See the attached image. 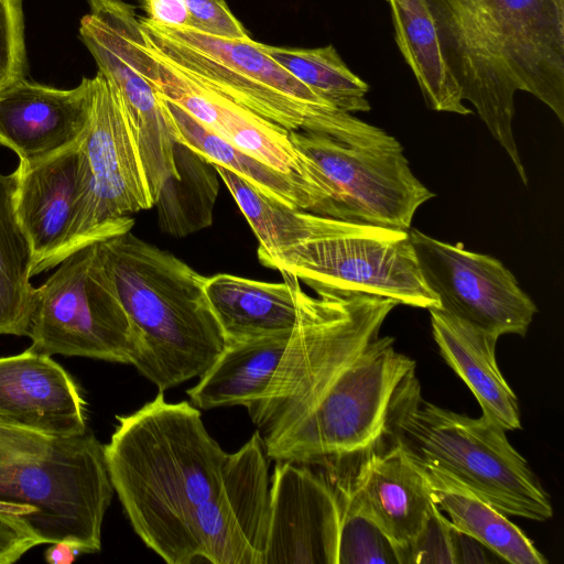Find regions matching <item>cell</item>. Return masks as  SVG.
<instances>
[{
  "label": "cell",
  "instance_id": "6da1fadb",
  "mask_svg": "<svg viewBox=\"0 0 564 564\" xmlns=\"http://www.w3.org/2000/svg\"><path fill=\"white\" fill-rule=\"evenodd\" d=\"M399 304L368 294H306L305 308L265 391L248 404L268 458L350 463L382 444L416 362L382 325Z\"/></svg>",
  "mask_w": 564,
  "mask_h": 564
},
{
  "label": "cell",
  "instance_id": "7a4b0ae2",
  "mask_svg": "<svg viewBox=\"0 0 564 564\" xmlns=\"http://www.w3.org/2000/svg\"><path fill=\"white\" fill-rule=\"evenodd\" d=\"M441 56L523 184L514 99L528 93L564 123V0H423Z\"/></svg>",
  "mask_w": 564,
  "mask_h": 564
},
{
  "label": "cell",
  "instance_id": "3957f363",
  "mask_svg": "<svg viewBox=\"0 0 564 564\" xmlns=\"http://www.w3.org/2000/svg\"><path fill=\"white\" fill-rule=\"evenodd\" d=\"M117 421L105 458L134 532L166 563H193L195 520L220 486L228 453L207 432L198 408L167 402L163 391Z\"/></svg>",
  "mask_w": 564,
  "mask_h": 564
},
{
  "label": "cell",
  "instance_id": "277c9868",
  "mask_svg": "<svg viewBox=\"0 0 564 564\" xmlns=\"http://www.w3.org/2000/svg\"><path fill=\"white\" fill-rule=\"evenodd\" d=\"M94 250L141 339L137 370L163 392L200 377L225 346L207 278L131 230L94 242Z\"/></svg>",
  "mask_w": 564,
  "mask_h": 564
},
{
  "label": "cell",
  "instance_id": "5b68a950",
  "mask_svg": "<svg viewBox=\"0 0 564 564\" xmlns=\"http://www.w3.org/2000/svg\"><path fill=\"white\" fill-rule=\"evenodd\" d=\"M139 21L145 45L156 57L274 124L350 144L392 139L382 129L318 97L251 37L229 40L145 17Z\"/></svg>",
  "mask_w": 564,
  "mask_h": 564
},
{
  "label": "cell",
  "instance_id": "8992f818",
  "mask_svg": "<svg viewBox=\"0 0 564 564\" xmlns=\"http://www.w3.org/2000/svg\"><path fill=\"white\" fill-rule=\"evenodd\" d=\"M506 432L485 415L424 400L415 377L394 401L386 438L419 467L449 475L501 513L546 521L553 516L550 497Z\"/></svg>",
  "mask_w": 564,
  "mask_h": 564
},
{
  "label": "cell",
  "instance_id": "52a82bcc",
  "mask_svg": "<svg viewBox=\"0 0 564 564\" xmlns=\"http://www.w3.org/2000/svg\"><path fill=\"white\" fill-rule=\"evenodd\" d=\"M263 265L293 274L316 295L359 293L419 308L440 306L421 273L409 229L327 217L316 238Z\"/></svg>",
  "mask_w": 564,
  "mask_h": 564
},
{
  "label": "cell",
  "instance_id": "ba28073f",
  "mask_svg": "<svg viewBox=\"0 0 564 564\" xmlns=\"http://www.w3.org/2000/svg\"><path fill=\"white\" fill-rule=\"evenodd\" d=\"M113 487L104 445L94 434L53 438L37 458L0 467V501L29 507L24 518L43 543L83 553L101 549V525Z\"/></svg>",
  "mask_w": 564,
  "mask_h": 564
},
{
  "label": "cell",
  "instance_id": "9c48e42d",
  "mask_svg": "<svg viewBox=\"0 0 564 564\" xmlns=\"http://www.w3.org/2000/svg\"><path fill=\"white\" fill-rule=\"evenodd\" d=\"M293 145L314 166L311 214L410 229L419 207L435 196L410 169L400 142L350 144L290 131Z\"/></svg>",
  "mask_w": 564,
  "mask_h": 564
},
{
  "label": "cell",
  "instance_id": "30bf717a",
  "mask_svg": "<svg viewBox=\"0 0 564 564\" xmlns=\"http://www.w3.org/2000/svg\"><path fill=\"white\" fill-rule=\"evenodd\" d=\"M28 337L35 351L134 366L142 343L95 257L94 243L65 258L36 288Z\"/></svg>",
  "mask_w": 564,
  "mask_h": 564
},
{
  "label": "cell",
  "instance_id": "8fae6325",
  "mask_svg": "<svg viewBox=\"0 0 564 564\" xmlns=\"http://www.w3.org/2000/svg\"><path fill=\"white\" fill-rule=\"evenodd\" d=\"M79 142L80 196L68 256L132 229L128 215L153 207L144 170L116 88L98 70Z\"/></svg>",
  "mask_w": 564,
  "mask_h": 564
},
{
  "label": "cell",
  "instance_id": "7c38bea8",
  "mask_svg": "<svg viewBox=\"0 0 564 564\" xmlns=\"http://www.w3.org/2000/svg\"><path fill=\"white\" fill-rule=\"evenodd\" d=\"M421 273L440 308L500 337L524 336L538 308L498 259L409 229Z\"/></svg>",
  "mask_w": 564,
  "mask_h": 564
},
{
  "label": "cell",
  "instance_id": "4fadbf2b",
  "mask_svg": "<svg viewBox=\"0 0 564 564\" xmlns=\"http://www.w3.org/2000/svg\"><path fill=\"white\" fill-rule=\"evenodd\" d=\"M79 36L99 72L121 99L154 203L170 178H177L175 140L169 115L152 84L138 69L127 43L123 0H87Z\"/></svg>",
  "mask_w": 564,
  "mask_h": 564
},
{
  "label": "cell",
  "instance_id": "5bb4252c",
  "mask_svg": "<svg viewBox=\"0 0 564 564\" xmlns=\"http://www.w3.org/2000/svg\"><path fill=\"white\" fill-rule=\"evenodd\" d=\"M269 506L268 456L257 431L227 455L218 490L197 513L198 558L213 564H263Z\"/></svg>",
  "mask_w": 564,
  "mask_h": 564
},
{
  "label": "cell",
  "instance_id": "9a60e30c",
  "mask_svg": "<svg viewBox=\"0 0 564 564\" xmlns=\"http://www.w3.org/2000/svg\"><path fill=\"white\" fill-rule=\"evenodd\" d=\"M337 499L324 473L278 460L263 564H337Z\"/></svg>",
  "mask_w": 564,
  "mask_h": 564
},
{
  "label": "cell",
  "instance_id": "2e32d148",
  "mask_svg": "<svg viewBox=\"0 0 564 564\" xmlns=\"http://www.w3.org/2000/svg\"><path fill=\"white\" fill-rule=\"evenodd\" d=\"M149 79L160 95L217 137L300 182L313 205L314 167L293 145L289 130L195 83L163 61Z\"/></svg>",
  "mask_w": 564,
  "mask_h": 564
},
{
  "label": "cell",
  "instance_id": "e0dca14e",
  "mask_svg": "<svg viewBox=\"0 0 564 564\" xmlns=\"http://www.w3.org/2000/svg\"><path fill=\"white\" fill-rule=\"evenodd\" d=\"M14 207L31 249V278L68 257L80 196L79 143L14 170Z\"/></svg>",
  "mask_w": 564,
  "mask_h": 564
},
{
  "label": "cell",
  "instance_id": "ac0fdd59",
  "mask_svg": "<svg viewBox=\"0 0 564 564\" xmlns=\"http://www.w3.org/2000/svg\"><path fill=\"white\" fill-rule=\"evenodd\" d=\"M327 466L344 471L355 501L397 555L424 528L435 506L422 469L387 438L351 463Z\"/></svg>",
  "mask_w": 564,
  "mask_h": 564
},
{
  "label": "cell",
  "instance_id": "d6986e66",
  "mask_svg": "<svg viewBox=\"0 0 564 564\" xmlns=\"http://www.w3.org/2000/svg\"><path fill=\"white\" fill-rule=\"evenodd\" d=\"M94 78L72 89L22 77L0 91V144L36 161L80 142L91 111Z\"/></svg>",
  "mask_w": 564,
  "mask_h": 564
},
{
  "label": "cell",
  "instance_id": "ffe728a7",
  "mask_svg": "<svg viewBox=\"0 0 564 564\" xmlns=\"http://www.w3.org/2000/svg\"><path fill=\"white\" fill-rule=\"evenodd\" d=\"M0 421L50 438L87 431L78 387L52 356L32 348L0 358Z\"/></svg>",
  "mask_w": 564,
  "mask_h": 564
},
{
  "label": "cell",
  "instance_id": "44dd1931",
  "mask_svg": "<svg viewBox=\"0 0 564 564\" xmlns=\"http://www.w3.org/2000/svg\"><path fill=\"white\" fill-rule=\"evenodd\" d=\"M281 283L220 273L206 279L205 291L225 341L292 333L304 314L306 293L296 276L280 272Z\"/></svg>",
  "mask_w": 564,
  "mask_h": 564
},
{
  "label": "cell",
  "instance_id": "7402d4cb",
  "mask_svg": "<svg viewBox=\"0 0 564 564\" xmlns=\"http://www.w3.org/2000/svg\"><path fill=\"white\" fill-rule=\"evenodd\" d=\"M429 312L441 356L473 392L482 415L506 431L521 429L518 398L497 364L498 337L440 307Z\"/></svg>",
  "mask_w": 564,
  "mask_h": 564
},
{
  "label": "cell",
  "instance_id": "603a6c76",
  "mask_svg": "<svg viewBox=\"0 0 564 564\" xmlns=\"http://www.w3.org/2000/svg\"><path fill=\"white\" fill-rule=\"evenodd\" d=\"M292 333L225 341L223 351L187 390L196 408L209 410L243 405L265 391L289 345Z\"/></svg>",
  "mask_w": 564,
  "mask_h": 564
},
{
  "label": "cell",
  "instance_id": "cb8c5ba5",
  "mask_svg": "<svg viewBox=\"0 0 564 564\" xmlns=\"http://www.w3.org/2000/svg\"><path fill=\"white\" fill-rule=\"evenodd\" d=\"M419 468L426 477L434 503L448 513L455 529L476 539L508 563H547L533 542L506 514L449 475L432 468Z\"/></svg>",
  "mask_w": 564,
  "mask_h": 564
},
{
  "label": "cell",
  "instance_id": "d4e9b609",
  "mask_svg": "<svg viewBox=\"0 0 564 564\" xmlns=\"http://www.w3.org/2000/svg\"><path fill=\"white\" fill-rule=\"evenodd\" d=\"M397 45L411 68L426 105L435 111L470 115L462 91L441 56L423 0H387Z\"/></svg>",
  "mask_w": 564,
  "mask_h": 564
},
{
  "label": "cell",
  "instance_id": "484cf974",
  "mask_svg": "<svg viewBox=\"0 0 564 564\" xmlns=\"http://www.w3.org/2000/svg\"><path fill=\"white\" fill-rule=\"evenodd\" d=\"M159 96L169 115L175 142L241 176L267 197L286 207L310 212L312 200L300 182L220 139L184 109Z\"/></svg>",
  "mask_w": 564,
  "mask_h": 564
},
{
  "label": "cell",
  "instance_id": "4316f807",
  "mask_svg": "<svg viewBox=\"0 0 564 564\" xmlns=\"http://www.w3.org/2000/svg\"><path fill=\"white\" fill-rule=\"evenodd\" d=\"M17 178L0 173V335L28 336L36 288L31 249L15 214Z\"/></svg>",
  "mask_w": 564,
  "mask_h": 564
},
{
  "label": "cell",
  "instance_id": "83f0119b",
  "mask_svg": "<svg viewBox=\"0 0 564 564\" xmlns=\"http://www.w3.org/2000/svg\"><path fill=\"white\" fill-rule=\"evenodd\" d=\"M174 159L178 177L165 182L154 206L160 229L185 237L212 225L218 173L212 163L177 142Z\"/></svg>",
  "mask_w": 564,
  "mask_h": 564
},
{
  "label": "cell",
  "instance_id": "f1b7e54d",
  "mask_svg": "<svg viewBox=\"0 0 564 564\" xmlns=\"http://www.w3.org/2000/svg\"><path fill=\"white\" fill-rule=\"evenodd\" d=\"M261 48L296 79L335 108L367 112L369 85L343 61L334 45L302 48L260 43Z\"/></svg>",
  "mask_w": 564,
  "mask_h": 564
},
{
  "label": "cell",
  "instance_id": "f546056e",
  "mask_svg": "<svg viewBox=\"0 0 564 564\" xmlns=\"http://www.w3.org/2000/svg\"><path fill=\"white\" fill-rule=\"evenodd\" d=\"M337 499V564H398L394 546L355 501L343 470L318 466Z\"/></svg>",
  "mask_w": 564,
  "mask_h": 564
},
{
  "label": "cell",
  "instance_id": "4dcf8cb0",
  "mask_svg": "<svg viewBox=\"0 0 564 564\" xmlns=\"http://www.w3.org/2000/svg\"><path fill=\"white\" fill-rule=\"evenodd\" d=\"M25 69L22 0H0V85L24 77Z\"/></svg>",
  "mask_w": 564,
  "mask_h": 564
},
{
  "label": "cell",
  "instance_id": "1f68e13d",
  "mask_svg": "<svg viewBox=\"0 0 564 564\" xmlns=\"http://www.w3.org/2000/svg\"><path fill=\"white\" fill-rule=\"evenodd\" d=\"M398 563L454 564L452 523L443 516L436 505L420 533L399 551Z\"/></svg>",
  "mask_w": 564,
  "mask_h": 564
},
{
  "label": "cell",
  "instance_id": "d6a6232c",
  "mask_svg": "<svg viewBox=\"0 0 564 564\" xmlns=\"http://www.w3.org/2000/svg\"><path fill=\"white\" fill-rule=\"evenodd\" d=\"M30 508L0 501V564L17 562L32 547L44 544L24 522Z\"/></svg>",
  "mask_w": 564,
  "mask_h": 564
},
{
  "label": "cell",
  "instance_id": "836d02e7",
  "mask_svg": "<svg viewBox=\"0 0 564 564\" xmlns=\"http://www.w3.org/2000/svg\"><path fill=\"white\" fill-rule=\"evenodd\" d=\"M185 2L189 14V28L229 40L250 39L225 0H185Z\"/></svg>",
  "mask_w": 564,
  "mask_h": 564
},
{
  "label": "cell",
  "instance_id": "e575fe53",
  "mask_svg": "<svg viewBox=\"0 0 564 564\" xmlns=\"http://www.w3.org/2000/svg\"><path fill=\"white\" fill-rule=\"evenodd\" d=\"M52 440L0 421V467L43 456Z\"/></svg>",
  "mask_w": 564,
  "mask_h": 564
},
{
  "label": "cell",
  "instance_id": "d590c367",
  "mask_svg": "<svg viewBox=\"0 0 564 564\" xmlns=\"http://www.w3.org/2000/svg\"><path fill=\"white\" fill-rule=\"evenodd\" d=\"M147 19L162 24L188 26L189 14L185 0H140Z\"/></svg>",
  "mask_w": 564,
  "mask_h": 564
},
{
  "label": "cell",
  "instance_id": "8d00e7d4",
  "mask_svg": "<svg viewBox=\"0 0 564 564\" xmlns=\"http://www.w3.org/2000/svg\"><path fill=\"white\" fill-rule=\"evenodd\" d=\"M453 558L454 564L459 563H486V551H489L476 539L455 529L452 525Z\"/></svg>",
  "mask_w": 564,
  "mask_h": 564
},
{
  "label": "cell",
  "instance_id": "74e56055",
  "mask_svg": "<svg viewBox=\"0 0 564 564\" xmlns=\"http://www.w3.org/2000/svg\"><path fill=\"white\" fill-rule=\"evenodd\" d=\"M80 553L83 551L79 545L61 541L51 543V546L45 551V560L51 564H70Z\"/></svg>",
  "mask_w": 564,
  "mask_h": 564
},
{
  "label": "cell",
  "instance_id": "f35d334b",
  "mask_svg": "<svg viewBox=\"0 0 564 564\" xmlns=\"http://www.w3.org/2000/svg\"><path fill=\"white\" fill-rule=\"evenodd\" d=\"M4 87H6V86H1V85H0V91H1Z\"/></svg>",
  "mask_w": 564,
  "mask_h": 564
}]
</instances>
